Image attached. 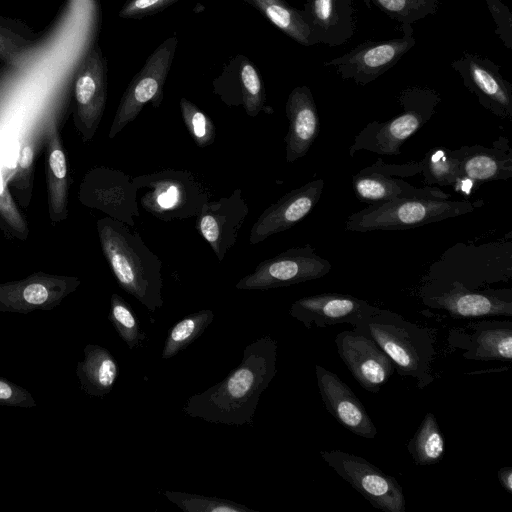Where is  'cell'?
<instances>
[{
	"instance_id": "obj_1",
	"label": "cell",
	"mask_w": 512,
	"mask_h": 512,
	"mask_svg": "<svg viewBox=\"0 0 512 512\" xmlns=\"http://www.w3.org/2000/svg\"><path fill=\"white\" fill-rule=\"evenodd\" d=\"M277 341L263 336L248 344L240 364L226 378L190 396L183 411L224 425H252L261 394L277 373Z\"/></svg>"
},
{
	"instance_id": "obj_2",
	"label": "cell",
	"mask_w": 512,
	"mask_h": 512,
	"mask_svg": "<svg viewBox=\"0 0 512 512\" xmlns=\"http://www.w3.org/2000/svg\"><path fill=\"white\" fill-rule=\"evenodd\" d=\"M100 245L119 286L150 312L161 308L162 261L130 226L111 217L96 223Z\"/></svg>"
},
{
	"instance_id": "obj_3",
	"label": "cell",
	"mask_w": 512,
	"mask_h": 512,
	"mask_svg": "<svg viewBox=\"0 0 512 512\" xmlns=\"http://www.w3.org/2000/svg\"><path fill=\"white\" fill-rule=\"evenodd\" d=\"M354 329L374 340L391 359L398 375L412 377L419 389L434 381V337L428 328L378 308Z\"/></svg>"
},
{
	"instance_id": "obj_4",
	"label": "cell",
	"mask_w": 512,
	"mask_h": 512,
	"mask_svg": "<svg viewBox=\"0 0 512 512\" xmlns=\"http://www.w3.org/2000/svg\"><path fill=\"white\" fill-rule=\"evenodd\" d=\"M482 204V200L452 201L429 197L373 203L352 213L346 220L345 230L368 232L411 229L470 213Z\"/></svg>"
},
{
	"instance_id": "obj_5",
	"label": "cell",
	"mask_w": 512,
	"mask_h": 512,
	"mask_svg": "<svg viewBox=\"0 0 512 512\" xmlns=\"http://www.w3.org/2000/svg\"><path fill=\"white\" fill-rule=\"evenodd\" d=\"M398 101L402 112L384 122L368 123L350 146V156L359 150L386 156L400 155L402 144L432 118L441 96L432 88L410 86L401 91Z\"/></svg>"
},
{
	"instance_id": "obj_6",
	"label": "cell",
	"mask_w": 512,
	"mask_h": 512,
	"mask_svg": "<svg viewBox=\"0 0 512 512\" xmlns=\"http://www.w3.org/2000/svg\"><path fill=\"white\" fill-rule=\"evenodd\" d=\"M138 190L145 189L141 206L162 221L197 216L209 201L205 187L189 171L163 170L133 178Z\"/></svg>"
},
{
	"instance_id": "obj_7",
	"label": "cell",
	"mask_w": 512,
	"mask_h": 512,
	"mask_svg": "<svg viewBox=\"0 0 512 512\" xmlns=\"http://www.w3.org/2000/svg\"><path fill=\"white\" fill-rule=\"evenodd\" d=\"M177 44L176 36L162 42L130 81L109 129V139H113L124 127L134 121L147 103H151L154 108L160 106Z\"/></svg>"
},
{
	"instance_id": "obj_8",
	"label": "cell",
	"mask_w": 512,
	"mask_h": 512,
	"mask_svg": "<svg viewBox=\"0 0 512 512\" xmlns=\"http://www.w3.org/2000/svg\"><path fill=\"white\" fill-rule=\"evenodd\" d=\"M321 458L374 508L405 512L406 500L397 480L366 459L341 450H322Z\"/></svg>"
},
{
	"instance_id": "obj_9",
	"label": "cell",
	"mask_w": 512,
	"mask_h": 512,
	"mask_svg": "<svg viewBox=\"0 0 512 512\" xmlns=\"http://www.w3.org/2000/svg\"><path fill=\"white\" fill-rule=\"evenodd\" d=\"M402 36L385 40H369L349 52L324 62V67H334L343 80L358 85L375 81L394 67L416 44L412 25H401Z\"/></svg>"
},
{
	"instance_id": "obj_10",
	"label": "cell",
	"mask_w": 512,
	"mask_h": 512,
	"mask_svg": "<svg viewBox=\"0 0 512 512\" xmlns=\"http://www.w3.org/2000/svg\"><path fill=\"white\" fill-rule=\"evenodd\" d=\"M330 270V262L316 254L314 248L307 244L262 261L252 273L237 282L236 288L267 290L286 287L322 278Z\"/></svg>"
},
{
	"instance_id": "obj_11",
	"label": "cell",
	"mask_w": 512,
	"mask_h": 512,
	"mask_svg": "<svg viewBox=\"0 0 512 512\" xmlns=\"http://www.w3.org/2000/svg\"><path fill=\"white\" fill-rule=\"evenodd\" d=\"M138 191L133 179L123 171L100 166L84 175L78 198L84 206L133 227L134 218L140 216Z\"/></svg>"
},
{
	"instance_id": "obj_12",
	"label": "cell",
	"mask_w": 512,
	"mask_h": 512,
	"mask_svg": "<svg viewBox=\"0 0 512 512\" xmlns=\"http://www.w3.org/2000/svg\"><path fill=\"white\" fill-rule=\"evenodd\" d=\"M422 162L385 164L381 158L352 177L354 193L362 202L373 204L389 200L429 197L449 199L450 195L432 186L415 187L394 176H412L421 173Z\"/></svg>"
},
{
	"instance_id": "obj_13",
	"label": "cell",
	"mask_w": 512,
	"mask_h": 512,
	"mask_svg": "<svg viewBox=\"0 0 512 512\" xmlns=\"http://www.w3.org/2000/svg\"><path fill=\"white\" fill-rule=\"evenodd\" d=\"M107 100V66L98 46L81 60L74 78L73 120L83 142L95 136Z\"/></svg>"
},
{
	"instance_id": "obj_14",
	"label": "cell",
	"mask_w": 512,
	"mask_h": 512,
	"mask_svg": "<svg viewBox=\"0 0 512 512\" xmlns=\"http://www.w3.org/2000/svg\"><path fill=\"white\" fill-rule=\"evenodd\" d=\"M451 67L485 109L512 121V84L502 76L495 62L480 54L464 52L451 62Z\"/></svg>"
},
{
	"instance_id": "obj_15",
	"label": "cell",
	"mask_w": 512,
	"mask_h": 512,
	"mask_svg": "<svg viewBox=\"0 0 512 512\" xmlns=\"http://www.w3.org/2000/svg\"><path fill=\"white\" fill-rule=\"evenodd\" d=\"M335 344L342 362L368 392L378 393L395 371L393 362L379 345L355 329L338 333Z\"/></svg>"
},
{
	"instance_id": "obj_16",
	"label": "cell",
	"mask_w": 512,
	"mask_h": 512,
	"mask_svg": "<svg viewBox=\"0 0 512 512\" xmlns=\"http://www.w3.org/2000/svg\"><path fill=\"white\" fill-rule=\"evenodd\" d=\"M249 213L240 188L231 195L207 201L196 216V229L208 242L218 261L236 244L239 231Z\"/></svg>"
},
{
	"instance_id": "obj_17",
	"label": "cell",
	"mask_w": 512,
	"mask_h": 512,
	"mask_svg": "<svg viewBox=\"0 0 512 512\" xmlns=\"http://www.w3.org/2000/svg\"><path fill=\"white\" fill-rule=\"evenodd\" d=\"M377 310L378 307L352 295L322 293L296 300L289 314L307 328H311L312 324L325 328L344 323L354 328Z\"/></svg>"
},
{
	"instance_id": "obj_18",
	"label": "cell",
	"mask_w": 512,
	"mask_h": 512,
	"mask_svg": "<svg viewBox=\"0 0 512 512\" xmlns=\"http://www.w3.org/2000/svg\"><path fill=\"white\" fill-rule=\"evenodd\" d=\"M323 188L324 180L315 179L283 195L266 208L254 223L249 242L258 244L304 219L320 200Z\"/></svg>"
},
{
	"instance_id": "obj_19",
	"label": "cell",
	"mask_w": 512,
	"mask_h": 512,
	"mask_svg": "<svg viewBox=\"0 0 512 512\" xmlns=\"http://www.w3.org/2000/svg\"><path fill=\"white\" fill-rule=\"evenodd\" d=\"M319 394L326 410L349 432L366 439H374L377 428L360 399L338 375L315 366Z\"/></svg>"
},
{
	"instance_id": "obj_20",
	"label": "cell",
	"mask_w": 512,
	"mask_h": 512,
	"mask_svg": "<svg viewBox=\"0 0 512 512\" xmlns=\"http://www.w3.org/2000/svg\"><path fill=\"white\" fill-rule=\"evenodd\" d=\"M423 303L459 319L512 316L511 294L473 291L459 281L450 282L447 290L425 295Z\"/></svg>"
},
{
	"instance_id": "obj_21",
	"label": "cell",
	"mask_w": 512,
	"mask_h": 512,
	"mask_svg": "<svg viewBox=\"0 0 512 512\" xmlns=\"http://www.w3.org/2000/svg\"><path fill=\"white\" fill-rule=\"evenodd\" d=\"M302 12L310 30L311 45L340 46L355 33L352 0H307Z\"/></svg>"
},
{
	"instance_id": "obj_22",
	"label": "cell",
	"mask_w": 512,
	"mask_h": 512,
	"mask_svg": "<svg viewBox=\"0 0 512 512\" xmlns=\"http://www.w3.org/2000/svg\"><path fill=\"white\" fill-rule=\"evenodd\" d=\"M471 334L452 330L449 343L464 350L463 357L476 361H511L512 322L480 321Z\"/></svg>"
},
{
	"instance_id": "obj_23",
	"label": "cell",
	"mask_w": 512,
	"mask_h": 512,
	"mask_svg": "<svg viewBox=\"0 0 512 512\" xmlns=\"http://www.w3.org/2000/svg\"><path fill=\"white\" fill-rule=\"evenodd\" d=\"M285 111L289 122L284 138L286 161L293 163L307 154L319 134L320 120L310 88L295 87L287 98Z\"/></svg>"
},
{
	"instance_id": "obj_24",
	"label": "cell",
	"mask_w": 512,
	"mask_h": 512,
	"mask_svg": "<svg viewBox=\"0 0 512 512\" xmlns=\"http://www.w3.org/2000/svg\"><path fill=\"white\" fill-rule=\"evenodd\" d=\"M48 215L52 222L68 217L69 171L57 120L52 116L45 127Z\"/></svg>"
},
{
	"instance_id": "obj_25",
	"label": "cell",
	"mask_w": 512,
	"mask_h": 512,
	"mask_svg": "<svg viewBox=\"0 0 512 512\" xmlns=\"http://www.w3.org/2000/svg\"><path fill=\"white\" fill-rule=\"evenodd\" d=\"M507 139L495 141L492 147L462 146L452 150L460 163L462 175L472 181L508 180L512 177V151Z\"/></svg>"
},
{
	"instance_id": "obj_26",
	"label": "cell",
	"mask_w": 512,
	"mask_h": 512,
	"mask_svg": "<svg viewBox=\"0 0 512 512\" xmlns=\"http://www.w3.org/2000/svg\"><path fill=\"white\" fill-rule=\"evenodd\" d=\"M261 12L272 24L297 43L310 44V30L302 10L284 0H243Z\"/></svg>"
},
{
	"instance_id": "obj_27",
	"label": "cell",
	"mask_w": 512,
	"mask_h": 512,
	"mask_svg": "<svg viewBox=\"0 0 512 512\" xmlns=\"http://www.w3.org/2000/svg\"><path fill=\"white\" fill-rule=\"evenodd\" d=\"M407 450L416 465H434L443 459L445 440L433 413H426L407 443Z\"/></svg>"
},
{
	"instance_id": "obj_28",
	"label": "cell",
	"mask_w": 512,
	"mask_h": 512,
	"mask_svg": "<svg viewBox=\"0 0 512 512\" xmlns=\"http://www.w3.org/2000/svg\"><path fill=\"white\" fill-rule=\"evenodd\" d=\"M421 162V173L427 186L437 184L458 187L468 180L462 175L459 160L449 148H431Z\"/></svg>"
},
{
	"instance_id": "obj_29",
	"label": "cell",
	"mask_w": 512,
	"mask_h": 512,
	"mask_svg": "<svg viewBox=\"0 0 512 512\" xmlns=\"http://www.w3.org/2000/svg\"><path fill=\"white\" fill-rule=\"evenodd\" d=\"M36 40L25 22L0 15V61L17 65Z\"/></svg>"
},
{
	"instance_id": "obj_30",
	"label": "cell",
	"mask_w": 512,
	"mask_h": 512,
	"mask_svg": "<svg viewBox=\"0 0 512 512\" xmlns=\"http://www.w3.org/2000/svg\"><path fill=\"white\" fill-rule=\"evenodd\" d=\"M38 146V138L32 131L24 135L20 143L17 166L14 175L8 181L19 205L28 207L33 190V165Z\"/></svg>"
},
{
	"instance_id": "obj_31",
	"label": "cell",
	"mask_w": 512,
	"mask_h": 512,
	"mask_svg": "<svg viewBox=\"0 0 512 512\" xmlns=\"http://www.w3.org/2000/svg\"><path fill=\"white\" fill-rule=\"evenodd\" d=\"M213 311L209 309L194 312L179 322L170 330L164 343L162 358L170 359L195 341L212 323Z\"/></svg>"
},
{
	"instance_id": "obj_32",
	"label": "cell",
	"mask_w": 512,
	"mask_h": 512,
	"mask_svg": "<svg viewBox=\"0 0 512 512\" xmlns=\"http://www.w3.org/2000/svg\"><path fill=\"white\" fill-rule=\"evenodd\" d=\"M367 7L375 6L389 18L401 25L413 23L434 15L439 7L438 0H362Z\"/></svg>"
},
{
	"instance_id": "obj_33",
	"label": "cell",
	"mask_w": 512,
	"mask_h": 512,
	"mask_svg": "<svg viewBox=\"0 0 512 512\" xmlns=\"http://www.w3.org/2000/svg\"><path fill=\"white\" fill-rule=\"evenodd\" d=\"M165 497L186 512H257L248 507L217 497L166 491Z\"/></svg>"
},
{
	"instance_id": "obj_34",
	"label": "cell",
	"mask_w": 512,
	"mask_h": 512,
	"mask_svg": "<svg viewBox=\"0 0 512 512\" xmlns=\"http://www.w3.org/2000/svg\"><path fill=\"white\" fill-rule=\"evenodd\" d=\"M240 87L242 93V103L245 112L256 117L258 113L264 110L266 113H272L265 106V91L262 79L253 65L247 58H242L240 64Z\"/></svg>"
},
{
	"instance_id": "obj_35",
	"label": "cell",
	"mask_w": 512,
	"mask_h": 512,
	"mask_svg": "<svg viewBox=\"0 0 512 512\" xmlns=\"http://www.w3.org/2000/svg\"><path fill=\"white\" fill-rule=\"evenodd\" d=\"M110 318L120 337L130 349L141 345L145 334L128 303L117 294L111 297Z\"/></svg>"
},
{
	"instance_id": "obj_36",
	"label": "cell",
	"mask_w": 512,
	"mask_h": 512,
	"mask_svg": "<svg viewBox=\"0 0 512 512\" xmlns=\"http://www.w3.org/2000/svg\"><path fill=\"white\" fill-rule=\"evenodd\" d=\"M180 110L187 131L195 144L199 148L211 145L215 140L216 131L210 117L184 97L180 99Z\"/></svg>"
},
{
	"instance_id": "obj_37",
	"label": "cell",
	"mask_w": 512,
	"mask_h": 512,
	"mask_svg": "<svg viewBox=\"0 0 512 512\" xmlns=\"http://www.w3.org/2000/svg\"><path fill=\"white\" fill-rule=\"evenodd\" d=\"M88 360V377L98 393H107L118 376V366L110 353L102 348H94Z\"/></svg>"
},
{
	"instance_id": "obj_38",
	"label": "cell",
	"mask_w": 512,
	"mask_h": 512,
	"mask_svg": "<svg viewBox=\"0 0 512 512\" xmlns=\"http://www.w3.org/2000/svg\"><path fill=\"white\" fill-rule=\"evenodd\" d=\"M0 217L17 237L26 239L28 235L26 221L17 209L8 184L5 181H3L2 190L0 192Z\"/></svg>"
},
{
	"instance_id": "obj_39",
	"label": "cell",
	"mask_w": 512,
	"mask_h": 512,
	"mask_svg": "<svg viewBox=\"0 0 512 512\" xmlns=\"http://www.w3.org/2000/svg\"><path fill=\"white\" fill-rule=\"evenodd\" d=\"M488 10L493 18L496 28L495 34L503 45L512 49V13L509 7L501 0H485Z\"/></svg>"
},
{
	"instance_id": "obj_40",
	"label": "cell",
	"mask_w": 512,
	"mask_h": 512,
	"mask_svg": "<svg viewBox=\"0 0 512 512\" xmlns=\"http://www.w3.org/2000/svg\"><path fill=\"white\" fill-rule=\"evenodd\" d=\"M178 0H128L119 11L121 18L140 19L148 15H152Z\"/></svg>"
},
{
	"instance_id": "obj_41",
	"label": "cell",
	"mask_w": 512,
	"mask_h": 512,
	"mask_svg": "<svg viewBox=\"0 0 512 512\" xmlns=\"http://www.w3.org/2000/svg\"><path fill=\"white\" fill-rule=\"evenodd\" d=\"M497 477L500 485L509 494H512V467H502L497 472Z\"/></svg>"
},
{
	"instance_id": "obj_42",
	"label": "cell",
	"mask_w": 512,
	"mask_h": 512,
	"mask_svg": "<svg viewBox=\"0 0 512 512\" xmlns=\"http://www.w3.org/2000/svg\"><path fill=\"white\" fill-rule=\"evenodd\" d=\"M12 393L11 387L7 383L0 381V399H9Z\"/></svg>"
},
{
	"instance_id": "obj_43",
	"label": "cell",
	"mask_w": 512,
	"mask_h": 512,
	"mask_svg": "<svg viewBox=\"0 0 512 512\" xmlns=\"http://www.w3.org/2000/svg\"><path fill=\"white\" fill-rule=\"evenodd\" d=\"M307 1V0H306Z\"/></svg>"
}]
</instances>
